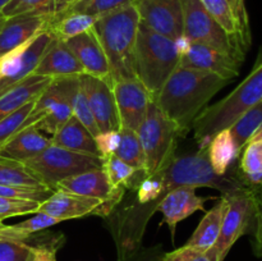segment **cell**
<instances>
[{"label":"cell","instance_id":"6da1fadb","mask_svg":"<svg viewBox=\"0 0 262 261\" xmlns=\"http://www.w3.org/2000/svg\"><path fill=\"white\" fill-rule=\"evenodd\" d=\"M229 82L211 72L178 67L151 99L184 135L207 102Z\"/></svg>","mask_w":262,"mask_h":261},{"label":"cell","instance_id":"7a4b0ae2","mask_svg":"<svg viewBox=\"0 0 262 261\" xmlns=\"http://www.w3.org/2000/svg\"><path fill=\"white\" fill-rule=\"evenodd\" d=\"M140 23L133 4L97 18L92 27L107 58L112 82L136 78L135 46Z\"/></svg>","mask_w":262,"mask_h":261},{"label":"cell","instance_id":"3957f363","mask_svg":"<svg viewBox=\"0 0 262 261\" xmlns=\"http://www.w3.org/2000/svg\"><path fill=\"white\" fill-rule=\"evenodd\" d=\"M262 100V54L247 77L223 97L220 101L207 106L197 115L192 128L194 140L201 148L220 130L229 128L241 115Z\"/></svg>","mask_w":262,"mask_h":261},{"label":"cell","instance_id":"277c9868","mask_svg":"<svg viewBox=\"0 0 262 261\" xmlns=\"http://www.w3.org/2000/svg\"><path fill=\"white\" fill-rule=\"evenodd\" d=\"M179 59L174 40L140 23L135 46V73L151 97L159 94L178 68Z\"/></svg>","mask_w":262,"mask_h":261},{"label":"cell","instance_id":"5b68a950","mask_svg":"<svg viewBox=\"0 0 262 261\" xmlns=\"http://www.w3.org/2000/svg\"><path fill=\"white\" fill-rule=\"evenodd\" d=\"M159 174L164 194L178 187H210L219 189L223 194L243 187L235 173L233 176H219L215 173L210 165L206 148H200L199 153L193 155L174 156L168 166L159 171Z\"/></svg>","mask_w":262,"mask_h":261},{"label":"cell","instance_id":"8992f818","mask_svg":"<svg viewBox=\"0 0 262 261\" xmlns=\"http://www.w3.org/2000/svg\"><path fill=\"white\" fill-rule=\"evenodd\" d=\"M137 135L145 154V176L164 170L176 156L177 140L182 135L152 99Z\"/></svg>","mask_w":262,"mask_h":261},{"label":"cell","instance_id":"52a82bcc","mask_svg":"<svg viewBox=\"0 0 262 261\" xmlns=\"http://www.w3.org/2000/svg\"><path fill=\"white\" fill-rule=\"evenodd\" d=\"M79 87V76L53 78L35 100L22 129L35 127L51 136L72 117V100Z\"/></svg>","mask_w":262,"mask_h":261},{"label":"cell","instance_id":"ba28073f","mask_svg":"<svg viewBox=\"0 0 262 261\" xmlns=\"http://www.w3.org/2000/svg\"><path fill=\"white\" fill-rule=\"evenodd\" d=\"M23 164L43 186L54 191L58 182L68 177L102 168V158L92 154L68 150L51 143L37 156Z\"/></svg>","mask_w":262,"mask_h":261},{"label":"cell","instance_id":"9c48e42d","mask_svg":"<svg viewBox=\"0 0 262 261\" xmlns=\"http://www.w3.org/2000/svg\"><path fill=\"white\" fill-rule=\"evenodd\" d=\"M183 4V35L192 42L202 44L223 51L242 63L246 51L223 30L207 13L200 0H182Z\"/></svg>","mask_w":262,"mask_h":261},{"label":"cell","instance_id":"30bf717a","mask_svg":"<svg viewBox=\"0 0 262 261\" xmlns=\"http://www.w3.org/2000/svg\"><path fill=\"white\" fill-rule=\"evenodd\" d=\"M223 196L227 200V207L223 216L222 230L215 243L220 261H224L230 248L243 234L252 230L257 210V194L246 186Z\"/></svg>","mask_w":262,"mask_h":261},{"label":"cell","instance_id":"8fae6325","mask_svg":"<svg viewBox=\"0 0 262 261\" xmlns=\"http://www.w3.org/2000/svg\"><path fill=\"white\" fill-rule=\"evenodd\" d=\"M53 38L54 35L46 28L23 45L0 56V95L33 74Z\"/></svg>","mask_w":262,"mask_h":261},{"label":"cell","instance_id":"7c38bea8","mask_svg":"<svg viewBox=\"0 0 262 261\" xmlns=\"http://www.w3.org/2000/svg\"><path fill=\"white\" fill-rule=\"evenodd\" d=\"M79 84L86 95L100 132L119 130L120 122L113 92V82L82 73L79 74Z\"/></svg>","mask_w":262,"mask_h":261},{"label":"cell","instance_id":"4fadbf2b","mask_svg":"<svg viewBox=\"0 0 262 261\" xmlns=\"http://www.w3.org/2000/svg\"><path fill=\"white\" fill-rule=\"evenodd\" d=\"M115 104L120 127L138 130L145 120L151 95L137 78H127L113 82Z\"/></svg>","mask_w":262,"mask_h":261},{"label":"cell","instance_id":"5bb4252c","mask_svg":"<svg viewBox=\"0 0 262 261\" xmlns=\"http://www.w3.org/2000/svg\"><path fill=\"white\" fill-rule=\"evenodd\" d=\"M141 23L155 32L176 40L183 35L182 0H137Z\"/></svg>","mask_w":262,"mask_h":261},{"label":"cell","instance_id":"9a60e30c","mask_svg":"<svg viewBox=\"0 0 262 261\" xmlns=\"http://www.w3.org/2000/svg\"><path fill=\"white\" fill-rule=\"evenodd\" d=\"M241 61L223 51L202 44L192 42L191 48L179 59V68H193L211 72L232 81L239 74Z\"/></svg>","mask_w":262,"mask_h":261},{"label":"cell","instance_id":"2e32d148","mask_svg":"<svg viewBox=\"0 0 262 261\" xmlns=\"http://www.w3.org/2000/svg\"><path fill=\"white\" fill-rule=\"evenodd\" d=\"M56 189L71 192V193L79 194V196L94 197V199H100L104 201L113 200L118 204L120 202L125 191V188H113L102 168L82 171V173L68 177L63 181L58 182L54 191Z\"/></svg>","mask_w":262,"mask_h":261},{"label":"cell","instance_id":"e0dca14e","mask_svg":"<svg viewBox=\"0 0 262 261\" xmlns=\"http://www.w3.org/2000/svg\"><path fill=\"white\" fill-rule=\"evenodd\" d=\"M194 189L196 188L192 187H178L170 189L156 205V210L163 212L164 223L168 224L173 238L177 224L181 220L187 219L199 210H205V202L209 199L197 196Z\"/></svg>","mask_w":262,"mask_h":261},{"label":"cell","instance_id":"ac0fdd59","mask_svg":"<svg viewBox=\"0 0 262 261\" xmlns=\"http://www.w3.org/2000/svg\"><path fill=\"white\" fill-rule=\"evenodd\" d=\"M66 42L81 64L83 73L112 81L107 58L92 28L81 35L69 38Z\"/></svg>","mask_w":262,"mask_h":261},{"label":"cell","instance_id":"d6986e66","mask_svg":"<svg viewBox=\"0 0 262 261\" xmlns=\"http://www.w3.org/2000/svg\"><path fill=\"white\" fill-rule=\"evenodd\" d=\"M102 204H104V200L79 196L71 192L56 189L49 199L41 202L37 212H45L60 222H64V220L78 219V217L95 214V211Z\"/></svg>","mask_w":262,"mask_h":261},{"label":"cell","instance_id":"ffe728a7","mask_svg":"<svg viewBox=\"0 0 262 261\" xmlns=\"http://www.w3.org/2000/svg\"><path fill=\"white\" fill-rule=\"evenodd\" d=\"M50 19L51 15L33 13L7 18L0 31V56L23 45L38 35L41 31L46 30Z\"/></svg>","mask_w":262,"mask_h":261},{"label":"cell","instance_id":"44dd1931","mask_svg":"<svg viewBox=\"0 0 262 261\" xmlns=\"http://www.w3.org/2000/svg\"><path fill=\"white\" fill-rule=\"evenodd\" d=\"M82 73L83 69L73 51L68 48L66 41L59 40L55 36L33 72V74L37 76L51 77V78L79 76Z\"/></svg>","mask_w":262,"mask_h":261},{"label":"cell","instance_id":"7402d4cb","mask_svg":"<svg viewBox=\"0 0 262 261\" xmlns=\"http://www.w3.org/2000/svg\"><path fill=\"white\" fill-rule=\"evenodd\" d=\"M51 81V77L31 74L9 87L0 95V119L20 109L28 102L35 101Z\"/></svg>","mask_w":262,"mask_h":261},{"label":"cell","instance_id":"603a6c76","mask_svg":"<svg viewBox=\"0 0 262 261\" xmlns=\"http://www.w3.org/2000/svg\"><path fill=\"white\" fill-rule=\"evenodd\" d=\"M50 145L51 138L41 135L35 127H26L18 130L0 147V158L26 163Z\"/></svg>","mask_w":262,"mask_h":261},{"label":"cell","instance_id":"cb8c5ba5","mask_svg":"<svg viewBox=\"0 0 262 261\" xmlns=\"http://www.w3.org/2000/svg\"><path fill=\"white\" fill-rule=\"evenodd\" d=\"M241 160L235 173L243 186L256 194L262 189V127L241 151Z\"/></svg>","mask_w":262,"mask_h":261},{"label":"cell","instance_id":"d4e9b609","mask_svg":"<svg viewBox=\"0 0 262 261\" xmlns=\"http://www.w3.org/2000/svg\"><path fill=\"white\" fill-rule=\"evenodd\" d=\"M51 143L68 150L101 156L97 151L94 136L73 115L54 133Z\"/></svg>","mask_w":262,"mask_h":261},{"label":"cell","instance_id":"484cf974","mask_svg":"<svg viewBox=\"0 0 262 261\" xmlns=\"http://www.w3.org/2000/svg\"><path fill=\"white\" fill-rule=\"evenodd\" d=\"M210 15L245 51L251 45V33L245 31L228 0H200Z\"/></svg>","mask_w":262,"mask_h":261},{"label":"cell","instance_id":"4316f807","mask_svg":"<svg viewBox=\"0 0 262 261\" xmlns=\"http://www.w3.org/2000/svg\"><path fill=\"white\" fill-rule=\"evenodd\" d=\"M225 207H227V200L224 196H222L219 202L205 214V216L200 222L199 227L196 228L194 233L186 245L197 248L201 252H205L209 248L214 247L217 238H219L220 230H222Z\"/></svg>","mask_w":262,"mask_h":261},{"label":"cell","instance_id":"83f0119b","mask_svg":"<svg viewBox=\"0 0 262 261\" xmlns=\"http://www.w3.org/2000/svg\"><path fill=\"white\" fill-rule=\"evenodd\" d=\"M206 153L210 165L215 173L219 176H227L229 168L239 156L229 128H225L212 136L206 146Z\"/></svg>","mask_w":262,"mask_h":261},{"label":"cell","instance_id":"f1b7e54d","mask_svg":"<svg viewBox=\"0 0 262 261\" xmlns=\"http://www.w3.org/2000/svg\"><path fill=\"white\" fill-rule=\"evenodd\" d=\"M95 22H96V18L89 14L66 12L53 15L48 28L56 38L67 41L74 36L91 30Z\"/></svg>","mask_w":262,"mask_h":261},{"label":"cell","instance_id":"f546056e","mask_svg":"<svg viewBox=\"0 0 262 261\" xmlns=\"http://www.w3.org/2000/svg\"><path fill=\"white\" fill-rule=\"evenodd\" d=\"M262 127V100L258 104L243 113L229 127L238 153L243 150L248 141L260 130Z\"/></svg>","mask_w":262,"mask_h":261},{"label":"cell","instance_id":"4dcf8cb0","mask_svg":"<svg viewBox=\"0 0 262 261\" xmlns=\"http://www.w3.org/2000/svg\"><path fill=\"white\" fill-rule=\"evenodd\" d=\"M59 223H61L60 220L51 215L45 214V212H36L32 217L25 220V222L14 225H4L0 229V235L27 242L33 234H37V233L42 232L53 225L59 224Z\"/></svg>","mask_w":262,"mask_h":261},{"label":"cell","instance_id":"1f68e13d","mask_svg":"<svg viewBox=\"0 0 262 261\" xmlns=\"http://www.w3.org/2000/svg\"><path fill=\"white\" fill-rule=\"evenodd\" d=\"M0 184L15 187H46L36 178L23 163L0 158Z\"/></svg>","mask_w":262,"mask_h":261},{"label":"cell","instance_id":"d6a6232c","mask_svg":"<svg viewBox=\"0 0 262 261\" xmlns=\"http://www.w3.org/2000/svg\"><path fill=\"white\" fill-rule=\"evenodd\" d=\"M102 169L114 189L133 187L136 177L143 173L123 161L115 154L102 156Z\"/></svg>","mask_w":262,"mask_h":261},{"label":"cell","instance_id":"836d02e7","mask_svg":"<svg viewBox=\"0 0 262 261\" xmlns=\"http://www.w3.org/2000/svg\"><path fill=\"white\" fill-rule=\"evenodd\" d=\"M120 142L115 155L137 170L145 173V154L138 138L137 130L120 127Z\"/></svg>","mask_w":262,"mask_h":261},{"label":"cell","instance_id":"e575fe53","mask_svg":"<svg viewBox=\"0 0 262 261\" xmlns=\"http://www.w3.org/2000/svg\"><path fill=\"white\" fill-rule=\"evenodd\" d=\"M136 3L137 0H81L64 10L63 13H83V14H89L97 19L102 15L109 14L114 10L122 9L128 5H133Z\"/></svg>","mask_w":262,"mask_h":261},{"label":"cell","instance_id":"d590c367","mask_svg":"<svg viewBox=\"0 0 262 261\" xmlns=\"http://www.w3.org/2000/svg\"><path fill=\"white\" fill-rule=\"evenodd\" d=\"M0 13L5 18L26 14V13L53 17L55 14V0H10Z\"/></svg>","mask_w":262,"mask_h":261},{"label":"cell","instance_id":"8d00e7d4","mask_svg":"<svg viewBox=\"0 0 262 261\" xmlns=\"http://www.w3.org/2000/svg\"><path fill=\"white\" fill-rule=\"evenodd\" d=\"M35 101H31L22 106L20 109L15 110L12 114L7 115L5 118L0 119V147L7 142L9 138H12L18 130L22 129L26 119L32 112Z\"/></svg>","mask_w":262,"mask_h":261},{"label":"cell","instance_id":"74e56055","mask_svg":"<svg viewBox=\"0 0 262 261\" xmlns=\"http://www.w3.org/2000/svg\"><path fill=\"white\" fill-rule=\"evenodd\" d=\"M32 252L30 243L0 235V261H30Z\"/></svg>","mask_w":262,"mask_h":261},{"label":"cell","instance_id":"f35d334b","mask_svg":"<svg viewBox=\"0 0 262 261\" xmlns=\"http://www.w3.org/2000/svg\"><path fill=\"white\" fill-rule=\"evenodd\" d=\"M72 115H73L77 120H79L94 137H96V136L99 135L100 129L99 127H97L94 114H92L91 109H90L86 95H84L81 84H79L78 90L76 91L73 100H72Z\"/></svg>","mask_w":262,"mask_h":261},{"label":"cell","instance_id":"ab89813d","mask_svg":"<svg viewBox=\"0 0 262 261\" xmlns=\"http://www.w3.org/2000/svg\"><path fill=\"white\" fill-rule=\"evenodd\" d=\"M163 196L164 188L159 173L145 177L137 186V202L143 206L155 201L156 204H159Z\"/></svg>","mask_w":262,"mask_h":261},{"label":"cell","instance_id":"60d3db41","mask_svg":"<svg viewBox=\"0 0 262 261\" xmlns=\"http://www.w3.org/2000/svg\"><path fill=\"white\" fill-rule=\"evenodd\" d=\"M38 206H40V202L31 201V200L0 197V220L3 222L8 217L36 214Z\"/></svg>","mask_w":262,"mask_h":261},{"label":"cell","instance_id":"b9f144b4","mask_svg":"<svg viewBox=\"0 0 262 261\" xmlns=\"http://www.w3.org/2000/svg\"><path fill=\"white\" fill-rule=\"evenodd\" d=\"M53 192V189L48 188V187L32 188V187H15L0 184V197L31 200V201L40 202V204L45 201L46 199H49Z\"/></svg>","mask_w":262,"mask_h":261},{"label":"cell","instance_id":"7bdbcfd3","mask_svg":"<svg viewBox=\"0 0 262 261\" xmlns=\"http://www.w3.org/2000/svg\"><path fill=\"white\" fill-rule=\"evenodd\" d=\"M96 147L99 154L102 156L112 155L115 154L118 146L120 142V133L119 130H106V132H100L95 137Z\"/></svg>","mask_w":262,"mask_h":261},{"label":"cell","instance_id":"ee69618b","mask_svg":"<svg viewBox=\"0 0 262 261\" xmlns=\"http://www.w3.org/2000/svg\"><path fill=\"white\" fill-rule=\"evenodd\" d=\"M33 247L32 257L30 261H56V251L59 248V238L58 240H51L48 242H38L31 245Z\"/></svg>","mask_w":262,"mask_h":261},{"label":"cell","instance_id":"f6af8a7d","mask_svg":"<svg viewBox=\"0 0 262 261\" xmlns=\"http://www.w3.org/2000/svg\"><path fill=\"white\" fill-rule=\"evenodd\" d=\"M251 232H252L253 253L257 257H262V197H257V210Z\"/></svg>","mask_w":262,"mask_h":261},{"label":"cell","instance_id":"bcb514c9","mask_svg":"<svg viewBox=\"0 0 262 261\" xmlns=\"http://www.w3.org/2000/svg\"><path fill=\"white\" fill-rule=\"evenodd\" d=\"M200 253L202 252L197 250V248L184 245L183 247L177 248V250L171 251V252L164 253L163 261H193Z\"/></svg>","mask_w":262,"mask_h":261},{"label":"cell","instance_id":"7dc6e473","mask_svg":"<svg viewBox=\"0 0 262 261\" xmlns=\"http://www.w3.org/2000/svg\"><path fill=\"white\" fill-rule=\"evenodd\" d=\"M164 253L160 246L158 247L145 248V250H137L132 255L122 258L118 261H163Z\"/></svg>","mask_w":262,"mask_h":261},{"label":"cell","instance_id":"c3c4849f","mask_svg":"<svg viewBox=\"0 0 262 261\" xmlns=\"http://www.w3.org/2000/svg\"><path fill=\"white\" fill-rule=\"evenodd\" d=\"M232 5L233 10H234L235 15H237L238 20L242 25V27L245 28V31L251 33L250 30V20H248V14L247 10H246V5H245V0H228Z\"/></svg>","mask_w":262,"mask_h":261},{"label":"cell","instance_id":"681fc988","mask_svg":"<svg viewBox=\"0 0 262 261\" xmlns=\"http://www.w3.org/2000/svg\"><path fill=\"white\" fill-rule=\"evenodd\" d=\"M174 44H176V49H177V51H178L179 56H182L189 50V48H191V45H192V41L189 40L187 36L182 35L181 37H178L174 40Z\"/></svg>","mask_w":262,"mask_h":261},{"label":"cell","instance_id":"f907efd6","mask_svg":"<svg viewBox=\"0 0 262 261\" xmlns=\"http://www.w3.org/2000/svg\"><path fill=\"white\" fill-rule=\"evenodd\" d=\"M193 261H220V257L219 253H217V250L214 246V247L209 248V250L205 251V252L200 253Z\"/></svg>","mask_w":262,"mask_h":261},{"label":"cell","instance_id":"816d5d0a","mask_svg":"<svg viewBox=\"0 0 262 261\" xmlns=\"http://www.w3.org/2000/svg\"><path fill=\"white\" fill-rule=\"evenodd\" d=\"M81 2V0H55V14H60L64 10L68 9L69 7H72L76 3Z\"/></svg>","mask_w":262,"mask_h":261},{"label":"cell","instance_id":"f5cc1de1","mask_svg":"<svg viewBox=\"0 0 262 261\" xmlns=\"http://www.w3.org/2000/svg\"><path fill=\"white\" fill-rule=\"evenodd\" d=\"M5 20H7V18H5L4 15H3L2 13H0V31H2L3 26H4V23H5Z\"/></svg>","mask_w":262,"mask_h":261},{"label":"cell","instance_id":"db71d44e","mask_svg":"<svg viewBox=\"0 0 262 261\" xmlns=\"http://www.w3.org/2000/svg\"><path fill=\"white\" fill-rule=\"evenodd\" d=\"M9 2H10V0H0V12H2L3 8H4L5 5H7Z\"/></svg>","mask_w":262,"mask_h":261},{"label":"cell","instance_id":"11a10c76","mask_svg":"<svg viewBox=\"0 0 262 261\" xmlns=\"http://www.w3.org/2000/svg\"><path fill=\"white\" fill-rule=\"evenodd\" d=\"M4 225H5V224H4V223H3V222H2V220H0V229H2V228H3V227H4Z\"/></svg>","mask_w":262,"mask_h":261},{"label":"cell","instance_id":"9f6ffc18","mask_svg":"<svg viewBox=\"0 0 262 261\" xmlns=\"http://www.w3.org/2000/svg\"><path fill=\"white\" fill-rule=\"evenodd\" d=\"M257 197H262V189L257 193Z\"/></svg>","mask_w":262,"mask_h":261}]
</instances>
